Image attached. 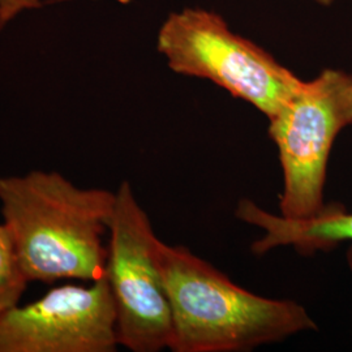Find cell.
<instances>
[{
  "instance_id": "7",
  "label": "cell",
  "mask_w": 352,
  "mask_h": 352,
  "mask_svg": "<svg viewBox=\"0 0 352 352\" xmlns=\"http://www.w3.org/2000/svg\"><path fill=\"white\" fill-rule=\"evenodd\" d=\"M240 221L258 227L264 236L252 244L254 254H265L278 247H295L299 251L327 250L343 241L352 243V213L338 206H327L321 213L307 219H289L269 213L247 199L236 208Z\"/></svg>"
},
{
  "instance_id": "2",
  "label": "cell",
  "mask_w": 352,
  "mask_h": 352,
  "mask_svg": "<svg viewBox=\"0 0 352 352\" xmlns=\"http://www.w3.org/2000/svg\"><path fill=\"white\" fill-rule=\"evenodd\" d=\"M157 258L171 309V351H248L316 329L299 302L243 289L184 247L160 239Z\"/></svg>"
},
{
  "instance_id": "6",
  "label": "cell",
  "mask_w": 352,
  "mask_h": 352,
  "mask_svg": "<svg viewBox=\"0 0 352 352\" xmlns=\"http://www.w3.org/2000/svg\"><path fill=\"white\" fill-rule=\"evenodd\" d=\"M116 312L106 277L63 285L0 315V352H113Z\"/></svg>"
},
{
  "instance_id": "5",
  "label": "cell",
  "mask_w": 352,
  "mask_h": 352,
  "mask_svg": "<svg viewBox=\"0 0 352 352\" xmlns=\"http://www.w3.org/2000/svg\"><path fill=\"white\" fill-rule=\"evenodd\" d=\"M158 241L148 214L124 180L115 192L104 277L113 295L119 346L133 352L162 351L171 342Z\"/></svg>"
},
{
  "instance_id": "1",
  "label": "cell",
  "mask_w": 352,
  "mask_h": 352,
  "mask_svg": "<svg viewBox=\"0 0 352 352\" xmlns=\"http://www.w3.org/2000/svg\"><path fill=\"white\" fill-rule=\"evenodd\" d=\"M115 192L80 188L56 171L0 176V209L28 282L104 277L103 236Z\"/></svg>"
},
{
  "instance_id": "10",
  "label": "cell",
  "mask_w": 352,
  "mask_h": 352,
  "mask_svg": "<svg viewBox=\"0 0 352 352\" xmlns=\"http://www.w3.org/2000/svg\"><path fill=\"white\" fill-rule=\"evenodd\" d=\"M314 1L317 3V4H320V6H322V7H329V6L334 4L337 0H314Z\"/></svg>"
},
{
  "instance_id": "3",
  "label": "cell",
  "mask_w": 352,
  "mask_h": 352,
  "mask_svg": "<svg viewBox=\"0 0 352 352\" xmlns=\"http://www.w3.org/2000/svg\"><path fill=\"white\" fill-rule=\"evenodd\" d=\"M157 49L175 74L209 80L267 119L302 81L272 54L236 34L221 14L204 8L170 13L160 28Z\"/></svg>"
},
{
  "instance_id": "8",
  "label": "cell",
  "mask_w": 352,
  "mask_h": 352,
  "mask_svg": "<svg viewBox=\"0 0 352 352\" xmlns=\"http://www.w3.org/2000/svg\"><path fill=\"white\" fill-rule=\"evenodd\" d=\"M28 283L19 264L11 234L0 222V315L20 302Z\"/></svg>"
},
{
  "instance_id": "4",
  "label": "cell",
  "mask_w": 352,
  "mask_h": 352,
  "mask_svg": "<svg viewBox=\"0 0 352 352\" xmlns=\"http://www.w3.org/2000/svg\"><path fill=\"white\" fill-rule=\"evenodd\" d=\"M350 126L352 74L334 68L302 81L269 119V135L277 145L283 174L280 215L307 219L327 208L324 189L330 151Z\"/></svg>"
},
{
  "instance_id": "9",
  "label": "cell",
  "mask_w": 352,
  "mask_h": 352,
  "mask_svg": "<svg viewBox=\"0 0 352 352\" xmlns=\"http://www.w3.org/2000/svg\"><path fill=\"white\" fill-rule=\"evenodd\" d=\"M41 0H0V28L7 25L20 13L39 8Z\"/></svg>"
}]
</instances>
